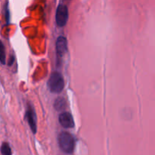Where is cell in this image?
<instances>
[{"label":"cell","instance_id":"obj_1","mask_svg":"<svg viewBox=\"0 0 155 155\" xmlns=\"http://www.w3.org/2000/svg\"><path fill=\"white\" fill-rule=\"evenodd\" d=\"M58 145L61 150L66 154H72L75 148V140L71 133L62 132L58 135Z\"/></svg>","mask_w":155,"mask_h":155},{"label":"cell","instance_id":"obj_2","mask_svg":"<svg viewBox=\"0 0 155 155\" xmlns=\"http://www.w3.org/2000/svg\"><path fill=\"white\" fill-rule=\"evenodd\" d=\"M48 88L52 93H61L64 88V80L63 76L58 71L53 72L48 80Z\"/></svg>","mask_w":155,"mask_h":155},{"label":"cell","instance_id":"obj_3","mask_svg":"<svg viewBox=\"0 0 155 155\" xmlns=\"http://www.w3.org/2000/svg\"><path fill=\"white\" fill-rule=\"evenodd\" d=\"M69 18L68 8L65 5L61 4L58 6L55 14L56 24L58 27H63L66 25Z\"/></svg>","mask_w":155,"mask_h":155},{"label":"cell","instance_id":"obj_4","mask_svg":"<svg viewBox=\"0 0 155 155\" xmlns=\"http://www.w3.org/2000/svg\"><path fill=\"white\" fill-rule=\"evenodd\" d=\"M26 119H27V123H28L33 133L35 134L36 133V129H37V127H36V115L34 108L32 106L29 105L27 107V111H26Z\"/></svg>","mask_w":155,"mask_h":155},{"label":"cell","instance_id":"obj_5","mask_svg":"<svg viewBox=\"0 0 155 155\" xmlns=\"http://www.w3.org/2000/svg\"><path fill=\"white\" fill-rule=\"evenodd\" d=\"M58 120L61 125L65 129L74 128L75 125L73 116L69 112H63L61 114L59 115Z\"/></svg>","mask_w":155,"mask_h":155},{"label":"cell","instance_id":"obj_6","mask_svg":"<svg viewBox=\"0 0 155 155\" xmlns=\"http://www.w3.org/2000/svg\"><path fill=\"white\" fill-rule=\"evenodd\" d=\"M68 51V41L63 36H59L56 42V51L60 58L63 57Z\"/></svg>","mask_w":155,"mask_h":155},{"label":"cell","instance_id":"obj_7","mask_svg":"<svg viewBox=\"0 0 155 155\" xmlns=\"http://www.w3.org/2000/svg\"><path fill=\"white\" fill-rule=\"evenodd\" d=\"M65 107V100L63 98H58L54 101V108L57 110H63Z\"/></svg>","mask_w":155,"mask_h":155},{"label":"cell","instance_id":"obj_8","mask_svg":"<svg viewBox=\"0 0 155 155\" xmlns=\"http://www.w3.org/2000/svg\"><path fill=\"white\" fill-rule=\"evenodd\" d=\"M0 151H1L2 155H12V150H11L10 146L6 142H4L2 145Z\"/></svg>","mask_w":155,"mask_h":155},{"label":"cell","instance_id":"obj_9","mask_svg":"<svg viewBox=\"0 0 155 155\" xmlns=\"http://www.w3.org/2000/svg\"><path fill=\"white\" fill-rule=\"evenodd\" d=\"M0 63L2 64H5V49L1 41H0Z\"/></svg>","mask_w":155,"mask_h":155}]
</instances>
